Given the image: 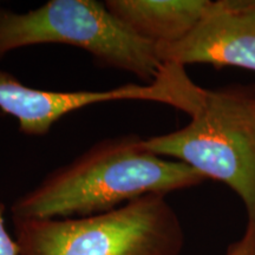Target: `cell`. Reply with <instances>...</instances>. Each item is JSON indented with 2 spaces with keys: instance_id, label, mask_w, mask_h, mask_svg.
I'll return each mask as SVG.
<instances>
[{
  "instance_id": "cell-5",
  "label": "cell",
  "mask_w": 255,
  "mask_h": 255,
  "mask_svg": "<svg viewBox=\"0 0 255 255\" xmlns=\"http://www.w3.org/2000/svg\"><path fill=\"white\" fill-rule=\"evenodd\" d=\"M205 89L196 85L183 65L163 63L148 84H127L110 90L53 91L30 88L0 70V110L17 119L25 135L43 136L63 116L88 105L114 101H148L171 105L188 115L202 102Z\"/></svg>"
},
{
  "instance_id": "cell-6",
  "label": "cell",
  "mask_w": 255,
  "mask_h": 255,
  "mask_svg": "<svg viewBox=\"0 0 255 255\" xmlns=\"http://www.w3.org/2000/svg\"><path fill=\"white\" fill-rule=\"evenodd\" d=\"M156 47L162 63L255 71V1L218 0L215 8L187 37Z\"/></svg>"
},
{
  "instance_id": "cell-2",
  "label": "cell",
  "mask_w": 255,
  "mask_h": 255,
  "mask_svg": "<svg viewBox=\"0 0 255 255\" xmlns=\"http://www.w3.org/2000/svg\"><path fill=\"white\" fill-rule=\"evenodd\" d=\"M12 220L20 255H180L184 244L163 194L83 218Z\"/></svg>"
},
{
  "instance_id": "cell-10",
  "label": "cell",
  "mask_w": 255,
  "mask_h": 255,
  "mask_svg": "<svg viewBox=\"0 0 255 255\" xmlns=\"http://www.w3.org/2000/svg\"><path fill=\"white\" fill-rule=\"evenodd\" d=\"M250 221H253V222H255V220H250Z\"/></svg>"
},
{
  "instance_id": "cell-3",
  "label": "cell",
  "mask_w": 255,
  "mask_h": 255,
  "mask_svg": "<svg viewBox=\"0 0 255 255\" xmlns=\"http://www.w3.org/2000/svg\"><path fill=\"white\" fill-rule=\"evenodd\" d=\"M149 151L174 157L205 178L238 194L248 221L255 220V90L247 87L205 89L190 122L176 131L143 138Z\"/></svg>"
},
{
  "instance_id": "cell-7",
  "label": "cell",
  "mask_w": 255,
  "mask_h": 255,
  "mask_svg": "<svg viewBox=\"0 0 255 255\" xmlns=\"http://www.w3.org/2000/svg\"><path fill=\"white\" fill-rule=\"evenodd\" d=\"M109 11L137 37L155 45L183 39L216 1L210 0H108Z\"/></svg>"
},
{
  "instance_id": "cell-4",
  "label": "cell",
  "mask_w": 255,
  "mask_h": 255,
  "mask_svg": "<svg viewBox=\"0 0 255 255\" xmlns=\"http://www.w3.org/2000/svg\"><path fill=\"white\" fill-rule=\"evenodd\" d=\"M39 44L79 47L102 66L130 72L151 83L163 63L155 44L137 37L96 0H50L18 13L0 8V58Z\"/></svg>"
},
{
  "instance_id": "cell-1",
  "label": "cell",
  "mask_w": 255,
  "mask_h": 255,
  "mask_svg": "<svg viewBox=\"0 0 255 255\" xmlns=\"http://www.w3.org/2000/svg\"><path fill=\"white\" fill-rule=\"evenodd\" d=\"M206 178L180 161L149 151L143 138H107L12 205V219L83 218L119 208L149 194L199 186Z\"/></svg>"
},
{
  "instance_id": "cell-9",
  "label": "cell",
  "mask_w": 255,
  "mask_h": 255,
  "mask_svg": "<svg viewBox=\"0 0 255 255\" xmlns=\"http://www.w3.org/2000/svg\"><path fill=\"white\" fill-rule=\"evenodd\" d=\"M5 206L0 202V255H20V248L17 240L9 235L5 227Z\"/></svg>"
},
{
  "instance_id": "cell-8",
  "label": "cell",
  "mask_w": 255,
  "mask_h": 255,
  "mask_svg": "<svg viewBox=\"0 0 255 255\" xmlns=\"http://www.w3.org/2000/svg\"><path fill=\"white\" fill-rule=\"evenodd\" d=\"M226 255H255V222L248 221L244 235L229 245Z\"/></svg>"
}]
</instances>
